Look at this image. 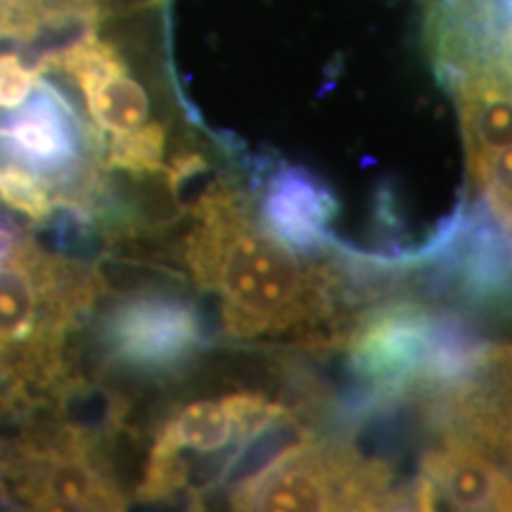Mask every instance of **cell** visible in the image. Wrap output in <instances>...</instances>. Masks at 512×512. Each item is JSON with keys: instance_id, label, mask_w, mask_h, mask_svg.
Segmentation results:
<instances>
[{"instance_id": "3", "label": "cell", "mask_w": 512, "mask_h": 512, "mask_svg": "<svg viewBox=\"0 0 512 512\" xmlns=\"http://www.w3.org/2000/svg\"><path fill=\"white\" fill-rule=\"evenodd\" d=\"M392 472L351 446L306 437L235 484V510H377L389 501Z\"/></svg>"}, {"instance_id": "11", "label": "cell", "mask_w": 512, "mask_h": 512, "mask_svg": "<svg viewBox=\"0 0 512 512\" xmlns=\"http://www.w3.org/2000/svg\"><path fill=\"white\" fill-rule=\"evenodd\" d=\"M0 202L31 221H46L55 211V195L46 178L22 164H0Z\"/></svg>"}, {"instance_id": "1", "label": "cell", "mask_w": 512, "mask_h": 512, "mask_svg": "<svg viewBox=\"0 0 512 512\" xmlns=\"http://www.w3.org/2000/svg\"><path fill=\"white\" fill-rule=\"evenodd\" d=\"M190 211L197 226L183 259L195 285L219 299L228 335L249 339L330 323L339 275L275 238L235 185L211 183Z\"/></svg>"}, {"instance_id": "2", "label": "cell", "mask_w": 512, "mask_h": 512, "mask_svg": "<svg viewBox=\"0 0 512 512\" xmlns=\"http://www.w3.org/2000/svg\"><path fill=\"white\" fill-rule=\"evenodd\" d=\"M95 292L93 273L43 254L31 240L12 242L0 254V370L53 375L64 332Z\"/></svg>"}, {"instance_id": "9", "label": "cell", "mask_w": 512, "mask_h": 512, "mask_svg": "<svg viewBox=\"0 0 512 512\" xmlns=\"http://www.w3.org/2000/svg\"><path fill=\"white\" fill-rule=\"evenodd\" d=\"M413 503L418 510H434L437 503L453 510H512V477L475 446L444 437L422 458Z\"/></svg>"}, {"instance_id": "6", "label": "cell", "mask_w": 512, "mask_h": 512, "mask_svg": "<svg viewBox=\"0 0 512 512\" xmlns=\"http://www.w3.org/2000/svg\"><path fill=\"white\" fill-rule=\"evenodd\" d=\"M285 411V406L259 392H233L219 399L190 401L159 430L147 465L171 470L185 453L216 456L223 451L233 453L235 465L249 439Z\"/></svg>"}, {"instance_id": "12", "label": "cell", "mask_w": 512, "mask_h": 512, "mask_svg": "<svg viewBox=\"0 0 512 512\" xmlns=\"http://www.w3.org/2000/svg\"><path fill=\"white\" fill-rule=\"evenodd\" d=\"M41 72L12 50H0V110H17L36 91Z\"/></svg>"}, {"instance_id": "5", "label": "cell", "mask_w": 512, "mask_h": 512, "mask_svg": "<svg viewBox=\"0 0 512 512\" xmlns=\"http://www.w3.org/2000/svg\"><path fill=\"white\" fill-rule=\"evenodd\" d=\"M446 439L475 446L512 477V344L479 351L456 384L441 392Z\"/></svg>"}, {"instance_id": "4", "label": "cell", "mask_w": 512, "mask_h": 512, "mask_svg": "<svg viewBox=\"0 0 512 512\" xmlns=\"http://www.w3.org/2000/svg\"><path fill=\"white\" fill-rule=\"evenodd\" d=\"M12 498L38 510H121L126 498L81 437L64 446H38L3 465Z\"/></svg>"}, {"instance_id": "10", "label": "cell", "mask_w": 512, "mask_h": 512, "mask_svg": "<svg viewBox=\"0 0 512 512\" xmlns=\"http://www.w3.org/2000/svg\"><path fill=\"white\" fill-rule=\"evenodd\" d=\"M332 214V197L302 171L287 169L268 183L264 226L294 252H309L323 245Z\"/></svg>"}, {"instance_id": "7", "label": "cell", "mask_w": 512, "mask_h": 512, "mask_svg": "<svg viewBox=\"0 0 512 512\" xmlns=\"http://www.w3.org/2000/svg\"><path fill=\"white\" fill-rule=\"evenodd\" d=\"M105 342L114 358L138 370H171L200 347L197 311L169 294H136L105 320Z\"/></svg>"}, {"instance_id": "8", "label": "cell", "mask_w": 512, "mask_h": 512, "mask_svg": "<svg viewBox=\"0 0 512 512\" xmlns=\"http://www.w3.org/2000/svg\"><path fill=\"white\" fill-rule=\"evenodd\" d=\"M0 121V150L17 164L43 176H76L83 162V138H95L81 124L72 100L53 81L41 76L22 107Z\"/></svg>"}]
</instances>
